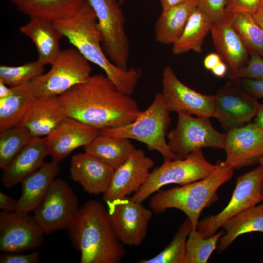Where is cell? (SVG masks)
I'll return each instance as SVG.
<instances>
[{
    "label": "cell",
    "mask_w": 263,
    "mask_h": 263,
    "mask_svg": "<svg viewBox=\"0 0 263 263\" xmlns=\"http://www.w3.org/2000/svg\"><path fill=\"white\" fill-rule=\"evenodd\" d=\"M196 6L203 11L213 23L225 18L226 0H195Z\"/></svg>",
    "instance_id": "37"
},
{
    "label": "cell",
    "mask_w": 263,
    "mask_h": 263,
    "mask_svg": "<svg viewBox=\"0 0 263 263\" xmlns=\"http://www.w3.org/2000/svg\"><path fill=\"white\" fill-rule=\"evenodd\" d=\"M176 126L167 135L168 144L175 159H184L203 148L224 149L226 133L216 131L209 117L178 113Z\"/></svg>",
    "instance_id": "9"
},
{
    "label": "cell",
    "mask_w": 263,
    "mask_h": 263,
    "mask_svg": "<svg viewBox=\"0 0 263 263\" xmlns=\"http://www.w3.org/2000/svg\"><path fill=\"white\" fill-rule=\"evenodd\" d=\"M230 17L232 26L249 53H255L263 57V31L253 15L239 12Z\"/></svg>",
    "instance_id": "31"
},
{
    "label": "cell",
    "mask_w": 263,
    "mask_h": 263,
    "mask_svg": "<svg viewBox=\"0 0 263 263\" xmlns=\"http://www.w3.org/2000/svg\"><path fill=\"white\" fill-rule=\"evenodd\" d=\"M68 230L73 246L80 253L81 263H119L127 254L107 209L97 201L86 202Z\"/></svg>",
    "instance_id": "3"
},
{
    "label": "cell",
    "mask_w": 263,
    "mask_h": 263,
    "mask_svg": "<svg viewBox=\"0 0 263 263\" xmlns=\"http://www.w3.org/2000/svg\"><path fill=\"white\" fill-rule=\"evenodd\" d=\"M40 262L39 252L34 251L29 254L20 252H5L0 256V263H38Z\"/></svg>",
    "instance_id": "39"
},
{
    "label": "cell",
    "mask_w": 263,
    "mask_h": 263,
    "mask_svg": "<svg viewBox=\"0 0 263 263\" xmlns=\"http://www.w3.org/2000/svg\"><path fill=\"white\" fill-rule=\"evenodd\" d=\"M59 96L36 97L18 125L28 129L33 137L47 136L68 118Z\"/></svg>",
    "instance_id": "19"
},
{
    "label": "cell",
    "mask_w": 263,
    "mask_h": 263,
    "mask_svg": "<svg viewBox=\"0 0 263 263\" xmlns=\"http://www.w3.org/2000/svg\"><path fill=\"white\" fill-rule=\"evenodd\" d=\"M234 80L256 99L263 98V80L245 78Z\"/></svg>",
    "instance_id": "40"
},
{
    "label": "cell",
    "mask_w": 263,
    "mask_h": 263,
    "mask_svg": "<svg viewBox=\"0 0 263 263\" xmlns=\"http://www.w3.org/2000/svg\"><path fill=\"white\" fill-rule=\"evenodd\" d=\"M189 0H159L162 10H166Z\"/></svg>",
    "instance_id": "44"
},
{
    "label": "cell",
    "mask_w": 263,
    "mask_h": 263,
    "mask_svg": "<svg viewBox=\"0 0 263 263\" xmlns=\"http://www.w3.org/2000/svg\"><path fill=\"white\" fill-rule=\"evenodd\" d=\"M170 112L161 92H158L150 106L141 112L133 122L121 127L99 130V134L136 140L145 144L150 150L159 152L164 161L175 159L166 141L171 122Z\"/></svg>",
    "instance_id": "5"
},
{
    "label": "cell",
    "mask_w": 263,
    "mask_h": 263,
    "mask_svg": "<svg viewBox=\"0 0 263 263\" xmlns=\"http://www.w3.org/2000/svg\"><path fill=\"white\" fill-rule=\"evenodd\" d=\"M210 32L217 54L229 69L227 75L236 73L247 64L249 52L232 26L230 16L214 23Z\"/></svg>",
    "instance_id": "21"
},
{
    "label": "cell",
    "mask_w": 263,
    "mask_h": 263,
    "mask_svg": "<svg viewBox=\"0 0 263 263\" xmlns=\"http://www.w3.org/2000/svg\"><path fill=\"white\" fill-rule=\"evenodd\" d=\"M32 137L28 129L19 125L0 131V169H4Z\"/></svg>",
    "instance_id": "33"
},
{
    "label": "cell",
    "mask_w": 263,
    "mask_h": 263,
    "mask_svg": "<svg viewBox=\"0 0 263 263\" xmlns=\"http://www.w3.org/2000/svg\"><path fill=\"white\" fill-rule=\"evenodd\" d=\"M253 123L263 132V104H260Z\"/></svg>",
    "instance_id": "45"
},
{
    "label": "cell",
    "mask_w": 263,
    "mask_h": 263,
    "mask_svg": "<svg viewBox=\"0 0 263 263\" xmlns=\"http://www.w3.org/2000/svg\"><path fill=\"white\" fill-rule=\"evenodd\" d=\"M99 134V130L74 118L68 117L45 136L48 155L59 163L74 150L84 147Z\"/></svg>",
    "instance_id": "18"
},
{
    "label": "cell",
    "mask_w": 263,
    "mask_h": 263,
    "mask_svg": "<svg viewBox=\"0 0 263 263\" xmlns=\"http://www.w3.org/2000/svg\"><path fill=\"white\" fill-rule=\"evenodd\" d=\"M224 163L233 169L260 163L263 158V132L253 123L226 133Z\"/></svg>",
    "instance_id": "17"
},
{
    "label": "cell",
    "mask_w": 263,
    "mask_h": 263,
    "mask_svg": "<svg viewBox=\"0 0 263 263\" xmlns=\"http://www.w3.org/2000/svg\"><path fill=\"white\" fill-rule=\"evenodd\" d=\"M12 88V94L0 98V132L18 125L36 97L30 82Z\"/></svg>",
    "instance_id": "30"
},
{
    "label": "cell",
    "mask_w": 263,
    "mask_h": 263,
    "mask_svg": "<svg viewBox=\"0 0 263 263\" xmlns=\"http://www.w3.org/2000/svg\"><path fill=\"white\" fill-rule=\"evenodd\" d=\"M47 73L33 79L30 85L37 97L59 96L76 85L86 82L92 68L75 48L61 50Z\"/></svg>",
    "instance_id": "7"
},
{
    "label": "cell",
    "mask_w": 263,
    "mask_h": 263,
    "mask_svg": "<svg viewBox=\"0 0 263 263\" xmlns=\"http://www.w3.org/2000/svg\"><path fill=\"white\" fill-rule=\"evenodd\" d=\"M154 164L142 150L135 149L128 160L115 169L110 186L103 194L105 203L112 204L137 192L147 180Z\"/></svg>",
    "instance_id": "16"
},
{
    "label": "cell",
    "mask_w": 263,
    "mask_h": 263,
    "mask_svg": "<svg viewBox=\"0 0 263 263\" xmlns=\"http://www.w3.org/2000/svg\"><path fill=\"white\" fill-rule=\"evenodd\" d=\"M19 31L34 43L38 54V60L44 65H51L61 51L59 42L63 37L54 22L30 18L26 24L19 28Z\"/></svg>",
    "instance_id": "24"
},
{
    "label": "cell",
    "mask_w": 263,
    "mask_h": 263,
    "mask_svg": "<svg viewBox=\"0 0 263 263\" xmlns=\"http://www.w3.org/2000/svg\"><path fill=\"white\" fill-rule=\"evenodd\" d=\"M225 234L220 238L218 253L226 249L240 235L248 232H263V204L250 207L226 221L222 227Z\"/></svg>",
    "instance_id": "29"
},
{
    "label": "cell",
    "mask_w": 263,
    "mask_h": 263,
    "mask_svg": "<svg viewBox=\"0 0 263 263\" xmlns=\"http://www.w3.org/2000/svg\"><path fill=\"white\" fill-rule=\"evenodd\" d=\"M13 88L6 85L0 80V98H3L9 96L13 93Z\"/></svg>",
    "instance_id": "46"
},
{
    "label": "cell",
    "mask_w": 263,
    "mask_h": 263,
    "mask_svg": "<svg viewBox=\"0 0 263 263\" xmlns=\"http://www.w3.org/2000/svg\"><path fill=\"white\" fill-rule=\"evenodd\" d=\"M63 37L89 61L99 66L123 93L131 95L142 72L139 68L123 70L113 64L104 53L96 15L86 0L75 14L54 22Z\"/></svg>",
    "instance_id": "2"
},
{
    "label": "cell",
    "mask_w": 263,
    "mask_h": 263,
    "mask_svg": "<svg viewBox=\"0 0 263 263\" xmlns=\"http://www.w3.org/2000/svg\"><path fill=\"white\" fill-rule=\"evenodd\" d=\"M225 233L223 229L212 236L204 238L197 230H192L187 241L186 263H207Z\"/></svg>",
    "instance_id": "34"
},
{
    "label": "cell",
    "mask_w": 263,
    "mask_h": 263,
    "mask_svg": "<svg viewBox=\"0 0 263 263\" xmlns=\"http://www.w3.org/2000/svg\"><path fill=\"white\" fill-rule=\"evenodd\" d=\"M259 164L262 165L263 167V158L261 160ZM261 192H262V198L263 200V178L262 185H261Z\"/></svg>",
    "instance_id": "48"
},
{
    "label": "cell",
    "mask_w": 263,
    "mask_h": 263,
    "mask_svg": "<svg viewBox=\"0 0 263 263\" xmlns=\"http://www.w3.org/2000/svg\"><path fill=\"white\" fill-rule=\"evenodd\" d=\"M192 230L187 217L179 226L169 244L158 255L150 259L138 260L137 263H186L187 241Z\"/></svg>",
    "instance_id": "32"
},
{
    "label": "cell",
    "mask_w": 263,
    "mask_h": 263,
    "mask_svg": "<svg viewBox=\"0 0 263 263\" xmlns=\"http://www.w3.org/2000/svg\"><path fill=\"white\" fill-rule=\"evenodd\" d=\"M136 148L130 139L98 134L84 147V151L116 169L124 164Z\"/></svg>",
    "instance_id": "26"
},
{
    "label": "cell",
    "mask_w": 263,
    "mask_h": 263,
    "mask_svg": "<svg viewBox=\"0 0 263 263\" xmlns=\"http://www.w3.org/2000/svg\"><path fill=\"white\" fill-rule=\"evenodd\" d=\"M222 60L221 57L217 53H212L205 57L204 65L207 69L211 71Z\"/></svg>",
    "instance_id": "42"
},
{
    "label": "cell",
    "mask_w": 263,
    "mask_h": 263,
    "mask_svg": "<svg viewBox=\"0 0 263 263\" xmlns=\"http://www.w3.org/2000/svg\"><path fill=\"white\" fill-rule=\"evenodd\" d=\"M78 203L69 184L61 179H55L33 210V216L44 234L68 229L78 211Z\"/></svg>",
    "instance_id": "11"
},
{
    "label": "cell",
    "mask_w": 263,
    "mask_h": 263,
    "mask_svg": "<svg viewBox=\"0 0 263 263\" xmlns=\"http://www.w3.org/2000/svg\"><path fill=\"white\" fill-rule=\"evenodd\" d=\"M107 207L110 222L121 242L130 246L140 245L147 236L152 211L128 197Z\"/></svg>",
    "instance_id": "13"
},
{
    "label": "cell",
    "mask_w": 263,
    "mask_h": 263,
    "mask_svg": "<svg viewBox=\"0 0 263 263\" xmlns=\"http://www.w3.org/2000/svg\"><path fill=\"white\" fill-rule=\"evenodd\" d=\"M86 0L96 15L104 53L117 67L128 70L130 42L120 3L116 0Z\"/></svg>",
    "instance_id": "8"
},
{
    "label": "cell",
    "mask_w": 263,
    "mask_h": 263,
    "mask_svg": "<svg viewBox=\"0 0 263 263\" xmlns=\"http://www.w3.org/2000/svg\"><path fill=\"white\" fill-rule=\"evenodd\" d=\"M213 23L209 17L196 6L181 36L172 44V53L178 55L190 51L201 53L205 38L210 31Z\"/></svg>",
    "instance_id": "28"
},
{
    "label": "cell",
    "mask_w": 263,
    "mask_h": 263,
    "mask_svg": "<svg viewBox=\"0 0 263 263\" xmlns=\"http://www.w3.org/2000/svg\"><path fill=\"white\" fill-rule=\"evenodd\" d=\"M218 167L204 178L169 189H159L151 196L149 207L155 214L169 208L179 209L190 220L196 230L202 211L219 200L217 191L230 181L234 169L218 160Z\"/></svg>",
    "instance_id": "4"
},
{
    "label": "cell",
    "mask_w": 263,
    "mask_h": 263,
    "mask_svg": "<svg viewBox=\"0 0 263 263\" xmlns=\"http://www.w3.org/2000/svg\"><path fill=\"white\" fill-rule=\"evenodd\" d=\"M162 85L161 93L170 112L213 117L214 95L202 94L189 88L179 79L169 66L163 70Z\"/></svg>",
    "instance_id": "15"
},
{
    "label": "cell",
    "mask_w": 263,
    "mask_h": 263,
    "mask_svg": "<svg viewBox=\"0 0 263 263\" xmlns=\"http://www.w3.org/2000/svg\"><path fill=\"white\" fill-rule=\"evenodd\" d=\"M45 65L38 59L19 66H0V80L13 87L31 82L44 72Z\"/></svg>",
    "instance_id": "35"
},
{
    "label": "cell",
    "mask_w": 263,
    "mask_h": 263,
    "mask_svg": "<svg viewBox=\"0 0 263 263\" xmlns=\"http://www.w3.org/2000/svg\"><path fill=\"white\" fill-rule=\"evenodd\" d=\"M196 6L195 0L162 10L154 27L155 40L164 44H173L181 36L188 20Z\"/></svg>",
    "instance_id": "27"
},
{
    "label": "cell",
    "mask_w": 263,
    "mask_h": 263,
    "mask_svg": "<svg viewBox=\"0 0 263 263\" xmlns=\"http://www.w3.org/2000/svg\"><path fill=\"white\" fill-rule=\"evenodd\" d=\"M253 16L263 31V3Z\"/></svg>",
    "instance_id": "47"
},
{
    "label": "cell",
    "mask_w": 263,
    "mask_h": 263,
    "mask_svg": "<svg viewBox=\"0 0 263 263\" xmlns=\"http://www.w3.org/2000/svg\"><path fill=\"white\" fill-rule=\"evenodd\" d=\"M59 169L58 163L52 160L44 162L39 169L24 178L21 182V193L16 211H33L44 198Z\"/></svg>",
    "instance_id": "23"
},
{
    "label": "cell",
    "mask_w": 263,
    "mask_h": 263,
    "mask_svg": "<svg viewBox=\"0 0 263 263\" xmlns=\"http://www.w3.org/2000/svg\"><path fill=\"white\" fill-rule=\"evenodd\" d=\"M227 65L223 60L221 61L213 69L211 72L216 76L223 77L226 74Z\"/></svg>",
    "instance_id": "43"
},
{
    "label": "cell",
    "mask_w": 263,
    "mask_h": 263,
    "mask_svg": "<svg viewBox=\"0 0 263 263\" xmlns=\"http://www.w3.org/2000/svg\"><path fill=\"white\" fill-rule=\"evenodd\" d=\"M30 18L56 22L74 15L86 0H9Z\"/></svg>",
    "instance_id": "25"
},
{
    "label": "cell",
    "mask_w": 263,
    "mask_h": 263,
    "mask_svg": "<svg viewBox=\"0 0 263 263\" xmlns=\"http://www.w3.org/2000/svg\"><path fill=\"white\" fill-rule=\"evenodd\" d=\"M214 95L213 117L226 132L251 122L260 104L235 80H230Z\"/></svg>",
    "instance_id": "12"
},
{
    "label": "cell",
    "mask_w": 263,
    "mask_h": 263,
    "mask_svg": "<svg viewBox=\"0 0 263 263\" xmlns=\"http://www.w3.org/2000/svg\"><path fill=\"white\" fill-rule=\"evenodd\" d=\"M124 0H119V3H121L124 2Z\"/></svg>",
    "instance_id": "49"
},
{
    "label": "cell",
    "mask_w": 263,
    "mask_h": 263,
    "mask_svg": "<svg viewBox=\"0 0 263 263\" xmlns=\"http://www.w3.org/2000/svg\"><path fill=\"white\" fill-rule=\"evenodd\" d=\"M43 231L34 216L17 211L0 212V250L22 252L35 249L44 242Z\"/></svg>",
    "instance_id": "14"
},
{
    "label": "cell",
    "mask_w": 263,
    "mask_h": 263,
    "mask_svg": "<svg viewBox=\"0 0 263 263\" xmlns=\"http://www.w3.org/2000/svg\"><path fill=\"white\" fill-rule=\"evenodd\" d=\"M263 0H226L225 16H230L239 12L253 15L259 9Z\"/></svg>",
    "instance_id": "38"
},
{
    "label": "cell",
    "mask_w": 263,
    "mask_h": 263,
    "mask_svg": "<svg viewBox=\"0 0 263 263\" xmlns=\"http://www.w3.org/2000/svg\"><path fill=\"white\" fill-rule=\"evenodd\" d=\"M58 96L69 117L98 130L130 124L142 112L131 95L121 92L101 74L91 75Z\"/></svg>",
    "instance_id": "1"
},
{
    "label": "cell",
    "mask_w": 263,
    "mask_h": 263,
    "mask_svg": "<svg viewBox=\"0 0 263 263\" xmlns=\"http://www.w3.org/2000/svg\"><path fill=\"white\" fill-rule=\"evenodd\" d=\"M247 64L236 73L227 75L229 80L250 78L263 80V57L255 53H249Z\"/></svg>",
    "instance_id": "36"
},
{
    "label": "cell",
    "mask_w": 263,
    "mask_h": 263,
    "mask_svg": "<svg viewBox=\"0 0 263 263\" xmlns=\"http://www.w3.org/2000/svg\"><path fill=\"white\" fill-rule=\"evenodd\" d=\"M70 176L90 194H104L108 190L115 169L85 151L71 159Z\"/></svg>",
    "instance_id": "20"
},
{
    "label": "cell",
    "mask_w": 263,
    "mask_h": 263,
    "mask_svg": "<svg viewBox=\"0 0 263 263\" xmlns=\"http://www.w3.org/2000/svg\"><path fill=\"white\" fill-rule=\"evenodd\" d=\"M48 155L46 138L32 137L29 143L2 169V185L10 188L39 169Z\"/></svg>",
    "instance_id": "22"
},
{
    "label": "cell",
    "mask_w": 263,
    "mask_h": 263,
    "mask_svg": "<svg viewBox=\"0 0 263 263\" xmlns=\"http://www.w3.org/2000/svg\"><path fill=\"white\" fill-rule=\"evenodd\" d=\"M217 167V163L213 165L206 160L201 149L192 151L184 159L164 161L150 173L145 183L130 199L142 203L165 185H184L202 179Z\"/></svg>",
    "instance_id": "6"
},
{
    "label": "cell",
    "mask_w": 263,
    "mask_h": 263,
    "mask_svg": "<svg viewBox=\"0 0 263 263\" xmlns=\"http://www.w3.org/2000/svg\"><path fill=\"white\" fill-rule=\"evenodd\" d=\"M18 200L0 191V208L2 211L15 212L18 208Z\"/></svg>",
    "instance_id": "41"
},
{
    "label": "cell",
    "mask_w": 263,
    "mask_h": 263,
    "mask_svg": "<svg viewBox=\"0 0 263 263\" xmlns=\"http://www.w3.org/2000/svg\"><path fill=\"white\" fill-rule=\"evenodd\" d=\"M263 178L262 165L238 177L231 198L219 213L199 221L197 231L204 238L214 235L230 218L263 201L261 185Z\"/></svg>",
    "instance_id": "10"
}]
</instances>
